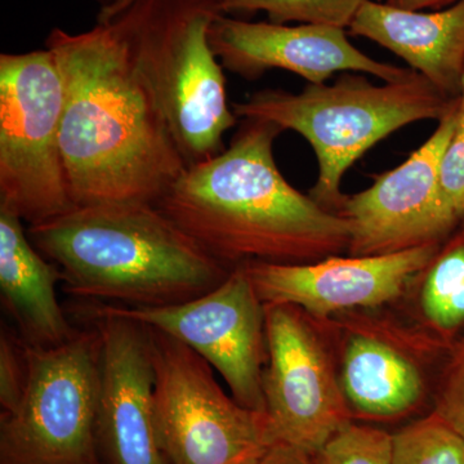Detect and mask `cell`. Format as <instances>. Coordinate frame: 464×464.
Returning a JSON list of instances; mask_svg holds the SVG:
<instances>
[{
	"mask_svg": "<svg viewBox=\"0 0 464 464\" xmlns=\"http://www.w3.org/2000/svg\"><path fill=\"white\" fill-rule=\"evenodd\" d=\"M149 328L154 420L168 464H258L275 442L267 415L224 392L212 366L182 342Z\"/></svg>",
	"mask_w": 464,
	"mask_h": 464,
	"instance_id": "obj_8",
	"label": "cell"
},
{
	"mask_svg": "<svg viewBox=\"0 0 464 464\" xmlns=\"http://www.w3.org/2000/svg\"><path fill=\"white\" fill-rule=\"evenodd\" d=\"M279 125L244 119L224 151L194 164L157 206L225 266L340 256L350 224L293 188L274 158Z\"/></svg>",
	"mask_w": 464,
	"mask_h": 464,
	"instance_id": "obj_2",
	"label": "cell"
},
{
	"mask_svg": "<svg viewBox=\"0 0 464 464\" xmlns=\"http://www.w3.org/2000/svg\"><path fill=\"white\" fill-rule=\"evenodd\" d=\"M96 304L182 342L224 377L232 398L266 413V310L246 264L234 266L215 289L183 304L139 308Z\"/></svg>",
	"mask_w": 464,
	"mask_h": 464,
	"instance_id": "obj_9",
	"label": "cell"
},
{
	"mask_svg": "<svg viewBox=\"0 0 464 464\" xmlns=\"http://www.w3.org/2000/svg\"><path fill=\"white\" fill-rule=\"evenodd\" d=\"M58 282L60 270L34 246L23 219L0 208L2 304L29 346H60L78 332L58 304Z\"/></svg>",
	"mask_w": 464,
	"mask_h": 464,
	"instance_id": "obj_16",
	"label": "cell"
},
{
	"mask_svg": "<svg viewBox=\"0 0 464 464\" xmlns=\"http://www.w3.org/2000/svg\"><path fill=\"white\" fill-rule=\"evenodd\" d=\"M93 2H96L97 5H100V9H103L109 7L114 0H93Z\"/></svg>",
	"mask_w": 464,
	"mask_h": 464,
	"instance_id": "obj_28",
	"label": "cell"
},
{
	"mask_svg": "<svg viewBox=\"0 0 464 464\" xmlns=\"http://www.w3.org/2000/svg\"><path fill=\"white\" fill-rule=\"evenodd\" d=\"M457 105L404 163L374 179L371 188L344 198L338 215L350 224L348 255H390L444 243L459 227L441 199L439 169L457 127Z\"/></svg>",
	"mask_w": 464,
	"mask_h": 464,
	"instance_id": "obj_11",
	"label": "cell"
},
{
	"mask_svg": "<svg viewBox=\"0 0 464 464\" xmlns=\"http://www.w3.org/2000/svg\"><path fill=\"white\" fill-rule=\"evenodd\" d=\"M34 246L75 297L164 307L206 295L230 274L157 204H91L30 225Z\"/></svg>",
	"mask_w": 464,
	"mask_h": 464,
	"instance_id": "obj_3",
	"label": "cell"
},
{
	"mask_svg": "<svg viewBox=\"0 0 464 464\" xmlns=\"http://www.w3.org/2000/svg\"><path fill=\"white\" fill-rule=\"evenodd\" d=\"M341 386L348 405L373 420H391L413 411L424 396V380L413 362L371 335L348 340Z\"/></svg>",
	"mask_w": 464,
	"mask_h": 464,
	"instance_id": "obj_17",
	"label": "cell"
},
{
	"mask_svg": "<svg viewBox=\"0 0 464 464\" xmlns=\"http://www.w3.org/2000/svg\"><path fill=\"white\" fill-rule=\"evenodd\" d=\"M209 42L224 69L246 79L283 69L306 79L308 84L325 83L340 72H365L383 82H396L413 70L366 56L340 27L250 23L222 12L210 25Z\"/></svg>",
	"mask_w": 464,
	"mask_h": 464,
	"instance_id": "obj_14",
	"label": "cell"
},
{
	"mask_svg": "<svg viewBox=\"0 0 464 464\" xmlns=\"http://www.w3.org/2000/svg\"><path fill=\"white\" fill-rule=\"evenodd\" d=\"M134 2L136 0H114L109 7L100 9L97 21L99 23H106V21L111 20V18L118 16L119 14H121L124 9L130 7ZM219 2H224V0H219Z\"/></svg>",
	"mask_w": 464,
	"mask_h": 464,
	"instance_id": "obj_27",
	"label": "cell"
},
{
	"mask_svg": "<svg viewBox=\"0 0 464 464\" xmlns=\"http://www.w3.org/2000/svg\"><path fill=\"white\" fill-rule=\"evenodd\" d=\"M26 357L23 399L0 415V464H105L96 436L97 329L56 347L26 344Z\"/></svg>",
	"mask_w": 464,
	"mask_h": 464,
	"instance_id": "obj_7",
	"label": "cell"
},
{
	"mask_svg": "<svg viewBox=\"0 0 464 464\" xmlns=\"http://www.w3.org/2000/svg\"><path fill=\"white\" fill-rule=\"evenodd\" d=\"M462 224L464 225V218H463Z\"/></svg>",
	"mask_w": 464,
	"mask_h": 464,
	"instance_id": "obj_29",
	"label": "cell"
},
{
	"mask_svg": "<svg viewBox=\"0 0 464 464\" xmlns=\"http://www.w3.org/2000/svg\"><path fill=\"white\" fill-rule=\"evenodd\" d=\"M459 227L426 268L422 286L423 315L450 348L464 335V225Z\"/></svg>",
	"mask_w": 464,
	"mask_h": 464,
	"instance_id": "obj_18",
	"label": "cell"
},
{
	"mask_svg": "<svg viewBox=\"0 0 464 464\" xmlns=\"http://www.w3.org/2000/svg\"><path fill=\"white\" fill-rule=\"evenodd\" d=\"M219 14V0H136L114 17L188 167L224 151L237 123L209 42Z\"/></svg>",
	"mask_w": 464,
	"mask_h": 464,
	"instance_id": "obj_5",
	"label": "cell"
},
{
	"mask_svg": "<svg viewBox=\"0 0 464 464\" xmlns=\"http://www.w3.org/2000/svg\"><path fill=\"white\" fill-rule=\"evenodd\" d=\"M258 464H315L313 456L289 445L275 444Z\"/></svg>",
	"mask_w": 464,
	"mask_h": 464,
	"instance_id": "obj_25",
	"label": "cell"
},
{
	"mask_svg": "<svg viewBox=\"0 0 464 464\" xmlns=\"http://www.w3.org/2000/svg\"><path fill=\"white\" fill-rule=\"evenodd\" d=\"M420 72L371 83L344 74L334 84H307L301 93L265 90L232 105L237 118L257 119L301 134L315 151L319 177L310 197L337 213L344 173L375 143L420 121H441L457 105Z\"/></svg>",
	"mask_w": 464,
	"mask_h": 464,
	"instance_id": "obj_4",
	"label": "cell"
},
{
	"mask_svg": "<svg viewBox=\"0 0 464 464\" xmlns=\"http://www.w3.org/2000/svg\"><path fill=\"white\" fill-rule=\"evenodd\" d=\"M391 464H464V438L433 411L392 435Z\"/></svg>",
	"mask_w": 464,
	"mask_h": 464,
	"instance_id": "obj_19",
	"label": "cell"
},
{
	"mask_svg": "<svg viewBox=\"0 0 464 464\" xmlns=\"http://www.w3.org/2000/svg\"><path fill=\"white\" fill-rule=\"evenodd\" d=\"M348 30L402 58L449 99H459L464 79V0L430 12L364 0Z\"/></svg>",
	"mask_w": 464,
	"mask_h": 464,
	"instance_id": "obj_15",
	"label": "cell"
},
{
	"mask_svg": "<svg viewBox=\"0 0 464 464\" xmlns=\"http://www.w3.org/2000/svg\"><path fill=\"white\" fill-rule=\"evenodd\" d=\"M462 0H386L387 5L392 7L406 9V11H439L451 7Z\"/></svg>",
	"mask_w": 464,
	"mask_h": 464,
	"instance_id": "obj_26",
	"label": "cell"
},
{
	"mask_svg": "<svg viewBox=\"0 0 464 464\" xmlns=\"http://www.w3.org/2000/svg\"><path fill=\"white\" fill-rule=\"evenodd\" d=\"M266 415L275 444L315 456L346 424L350 411L325 344L299 307L265 304Z\"/></svg>",
	"mask_w": 464,
	"mask_h": 464,
	"instance_id": "obj_10",
	"label": "cell"
},
{
	"mask_svg": "<svg viewBox=\"0 0 464 464\" xmlns=\"http://www.w3.org/2000/svg\"><path fill=\"white\" fill-rule=\"evenodd\" d=\"M441 246L430 243L369 257L333 256L314 264L252 261L246 267L264 304H292L310 316L326 317L399 297L415 275L426 271Z\"/></svg>",
	"mask_w": 464,
	"mask_h": 464,
	"instance_id": "obj_13",
	"label": "cell"
},
{
	"mask_svg": "<svg viewBox=\"0 0 464 464\" xmlns=\"http://www.w3.org/2000/svg\"><path fill=\"white\" fill-rule=\"evenodd\" d=\"M315 464H391L392 435L350 422L313 457Z\"/></svg>",
	"mask_w": 464,
	"mask_h": 464,
	"instance_id": "obj_21",
	"label": "cell"
},
{
	"mask_svg": "<svg viewBox=\"0 0 464 464\" xmlns=\"http://www.w3.org/2000/svg\"><path fill=\"white\" fill-rule=\"evenodd\" d=\"M63 111L52 51L0 54V208L29 226L76 207L61 148Z\"/></svg>",
	"mask_w": 464,
	"mask_h": 464,
	"instance_id": "obj_6",
	"label": "cell"
},
{
	"mask_svg": "<svg viewBox=\"0 0 464 464\" xmlns=\"http://www.w3.org/2000/svg\"><path fill=\"white\" fill-rule=\"evenodd\" d=\"M435 411L464 438V335L450 348L440 377Z\"/></svg>",
	"mask_w": 464,
	"mask_h": 464,
	"instance_id": "obj_24",
	"label": "cell"
},
{
	"mask_svg": "<svg viewBox=\"0 0 464 464\" xmlns=\"http://www.w3.org/2000/svg\"><path fill=\"white\" fill-rule=\"evenodd\" d=\"M63 84L61 148L76 207L158 204L188 166L116 18L45 39Z\"/></svg>",
	"mask_w": 464,
	"mask_h": 464,
	"instance_id": "obj_1",
	"label": "cell"
},
{
	"mask_svg": "<svg viewBox=\"0 0 464 464\" xmlns=\"http://www.w3.org/2000/svg\"><path fill=\"white\" fill-rule=\"evenodd\" d=\"M440 192L449 216L462 224L464 218V79L458 105L457 127L440 161Z\"/></svg>",
	"mask_w": 464,
	"mask_h": 464,
	"instance_id": "obj_22",
	"label": "cell"
},
{
	"mask_svg": "<svg viewBox=\"0 0 464 464\" xmlns=\"http://www.w3.org/2000/svg\"><path fill=\"white\" fill-rule=\"evenodd\" d=\"M364 0H224V14L265 12L270 23L348 29Z\"/></svg>",
	"mask_w": 464,
	"mask_h": 464,
	"instance_id": "obj_20",
	"label": "cell"
},
{
	"mask_svg": "<svg viewBox=\"0 0 464 464\" xmlns=\"http://www.w3.org/2000/svg\"><path fill=\"white\" fill-rule=\"evenodd\" d=\"M100 338L96 436L105 464H168L154 420L155 368L145 324L85 308Z\"/></svg>",
	"mask_w": 464,
	"mask_h": 464,
	"instance_id": "obj_12",
	"label": "cell"
},
{
	"mask_svg": "<svg viewBox=\"0 0 464 464\" xmlns=\"http://www.w3.org/2000/svg\"><path fill=\"white\" fill-rule=\"evenodd\" d=\"M26 344L11 332H0V406L2 413L14 411L25 392Z\"/></svg>",
	"mask_w": 464,
	"mask_h": 464,
	"instance_id": "obj_23",
	"label": "cell"
}]
</instances>
